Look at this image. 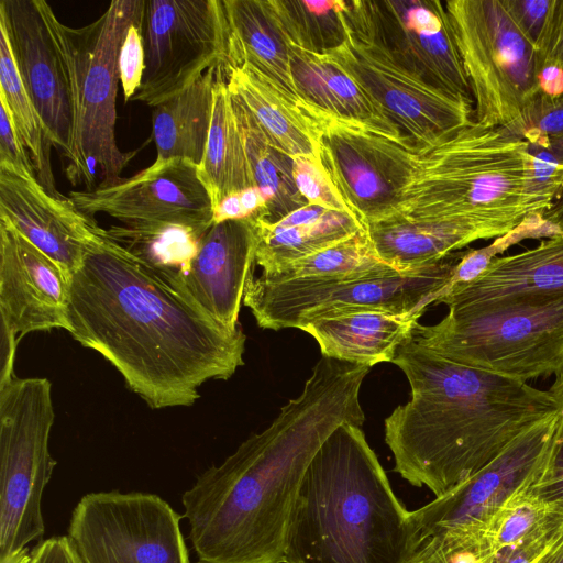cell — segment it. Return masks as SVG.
Wrapping results in <instances>:
<instances>
[{"label": "cell", "instance_id": "48", "mask_svg": "<svg viewBox=\"0 0 563 563\" xmlns=\"http://www.w3.org/2000/svg\"><path fill=\"white\" fill-rule=\"evenodd\" d=\"M542 222L553 227L555 232L563 233V186L556 195L552 207L543 216Z\"/></svg>", "mask_w": 563, "mask_h": 563}, {"label": "cell", "instance_id": "29", "mask_svg": "<svg viewBox=\"0 0 563 563\" xmlns=\"http://www.w3.org/2000/svg\"><path fill=\"white\" fill-rule=\"evenodd\" d=\"M213 112L199 175L214 208L228 196L256 187L222 66L216 71Z\"/></svg>", "mask_w": 563, "mask_h": 563}, {"label": "cell", "instance_id": "21", "mask_svg": "<svg viewBox=\"0 0 563 563\" xmlns=\"http://www.w3.org/2000/svg\"><path fill=\"white\" fill-rule=\"evenodd\" d=\"M0 218L53 260L69 279L102 231L70 198L52 196L37 178L1 167Z\"/></svg>", "mask_w": 563, "mask_h": 563}, {"label": "cell", "instance_id": "3", "mask_svg": "<svg viewBox=\"0 0 563 563\" xmlns=\"http://www.w3.org/2000/svg\"><path fill=\"white\" fill-rule=\"evenodd\" d=\"M410 399L384 421L395 472L444 495L534 422L561 411L548 390L451 361L410 336L393 362Z\"/></svg>", "mask_w": 563, "mask_h": 563}, {"label": "cell", "instance_id": "50", "mask_svg": "<svg viewBox=\"0 0 563 563\" xmlns=\"http://www.w3.org/2000/svg\"><path fill=\"white\" fill-rule=\"evenodd\" d=\"M554 375V383L550 386L548 391L563 407V365Z\"/></svg>", "mask_w": 563, "mask_h": 563}, {"label": "cell", "instance_id": "35", "mask_svg": "<svg viewBox=\"0 0 563 563\" xmlns=\"http://www.w3.org/2000/svg\"><path fill=\"white\" fill-rule=\"evenodd\" d=\"M290 45L324 54L346 37L344 0H267Z\"/></svg>", "mask_w": 563, "mask_h": 563}, {"label": "cell", "instance_id": "7", "mask_svg": "<svg viewBox=\"0 0 563 563\" xmlns=\"http://www.w3.org/2000/svg\"><path fill=\"white\" fill-rule=\"evenodd\" d=\"M411 338L456 363L520 382L563 365V298L449 307Z\"/></svg>", "mask_w": 563, "mask_h": 563}, {"label": "cell", "instance_id": "37", "mask_svg": "<svg viewBox=\"0 0 563 563\" xmlns=\"http://www.w3.org/2000/svg\"><path fill=\"white\" fill-rule=\"evenodd\" d=\"M493 545L485 531H441L420 539L404 563H490Z\"/></svg>", "mask_w": 563, "mask_h": 563}, {"label": "cell", "instance_id": "34", "mask_svg": "<svg viewBox=\"0 0 563 563\" xmlns=\"http://www.w3.org/2000/svg\"><path fill=\"white\" fill-rule=\"evenodd\" d=\"M0 97L12 114L16 130L33 159L36 178L52 196L64 198L56 188L49 152L53 145L29 97L15 65L5 32L0 27Z\"/></svg>", "mask_w": 563, "mask_h": 563}, {"label": "cell", "instance_id": "40", "mask_svg": "<svg viewBox=\"0 0 563 563\" xmlns=\"http://www.w3.org/2000/svg\"><path fill=\"white\" fill-rule=\"evenodd\" d=\"M142 14L130 25L119 53L120 81L125 101L132 100L139 91L145 68Z\"/></svg>", "mask_w": 563, "mask_h": 563}, {"label": "cell", "instance_id": "18", "mask_svg": "<svg viewBox=\"0 0 563 563\" xmlns=\"http://www.w3.org/2000/svg\"><path fill=\"white\" fill-rule=\"evenodd\" d=\"M0 27L47 137L68 157L73 134L69 84L41 0H1Z\"/></svg>", "mask_w": 563, "mask_h": 563}, {"label": "cell", "instance_id": "32", "mask_svg": "<svg viewBox=\"0 0 563 563\" xmlns=\"http://www.w3.org/2000/svg\"><path fill=\"white\" fill-rule=\"evenodd\" d=\"M233 100L255 186L267 200L264 219L275 222L307 205L294 179V158L276 146L250 112Z\"/></svg>", "mask_w": 563, "mask_h": 563}, {"label": "cell", "instance_id": "19", "mask_svg": "<svg viewBox=\"0 0 563 563\" xmlns=\"http://www.w3.org/2000/svg\"><path fill=\"white\" fill-rule=\"evenodd\" d=\"M69 277L47 255L0 218V317L19 340L68 330Z\"/></svg>", "mask_w": 563, "mask_h": 563}, {"label": "cell", "instance_id": "8", "mask_svg": "<svg viewBox=\"0 0 563 563\" xmlns=\"http://www.w3.org/2000/svg\"><path fill=\"white\" fill-rule=\"evenodd\" d=\"M55 412L47 378L15 375L0 385V563H26L42 541V495L56 461L48 441Z\"/></svg>", "mask_w": 563, "mask_h": 563}, {"label": "cell", "instance_id": "5", "mask_svg": "<svg viewBox=\"0 0 563 563\" xmlns=\"http://www.w3.org/2000/svg\"><path fill=\"white\" fill-rule=\"evenodd\" d=\"M419 542L361 427H338L306 473L284 563H404Z\"/></svg>", "mask_w": 563, "mask_h": 563}, {"label": "cell", "instance_id": "17", "mask_svg": "<svg viewBox=\"0 0 563 563\" xmlns=\"http://www.w3.org/2000/svg\"><path fill=\"white\" fill-rule=\"evenodd\" d=\"M69 198L87 216L106 213L123 223L170 222L207 231L213 205L198 166L183 159L154 163L130 178L71 190Z\"/></svg>", "mask_w": 563, "mask_h": 563}, {"label": "cell", "instance_id": "46", "mask_svg": "<svg viewBox=\"0 0 563 563\" xmlns=\"http://www.w3.org/2000/svg\"><path fill=\"white\" fill-rule=\"evenodd\" d=\"M26 563H82L68 536H55L31 549Z\"/></svg>", "mask_w": 563, "mask_h": 563}, {"label": "cell", "instance_id": "28", "mask_svg": "<svg viewBox=\"0 0 563 563\" xmlns=\"http://www.w3.org/2000/svg\"><path fill=\"white\" fill-rule=\"evenodd\" d=\"M222 2L229 32L227 64H247L299 98L291 73L289 44L268 1Z\"/></svg>", "mask_w": 563, "mask_h": 563}, {"label": "cell", "instance_id": "15", "mask_svg": "<svg viewBox=\"0 0 563 563\" xmlns=\"http://www.w3.org/2000/svg\"><path fill=\"white\" fill-rule=\"evenodd\" d=\"M345 31V41L324 54L367 92L410 142L432 145L474 122L472 100L435 88L355 37L346 26Z\"/></svg>", "mask_w": 563, "mask_h": 563}, {"label": "cell", "instance_id": "12", "mask_svg": "<svg viewBox=\"0 0 563 563\" xmlns=\"http://www.w3.org/2000/svg\"><path fill=\"white\" fill-rule=\"evenodd\" d=\"M181 515L151 493H89L73 510L68 537L82 563H190Z\"/></svg>", "mask_w": 563, "mask_h": 563}, {"label": "cell", "instance_id": "33", "mask_svg": "<svg viewBox=\"0 0 563 563\" xmlns=\"http://www.w3.org/2000/svg\"><path fill=\"white\" fill-rule=\"evenodd\" d=\"M393 273L398 271L378 256L368 231L361 230L275 274L258 277L271 283L327 282Z\"/></svg>", "mask_w": 563, "mask_h": 563}, {"label": "cell", "instance_id": "22", "mask_svg": "<svg viewBox=\"0 0 563 563\" xmlns=\"http://www.w3.org/2000/svg\"><path fill=\"white\" fill-rule=\"evenodd\" d=\"M563 298V233L537 246L494 257L472 282L446 287L438 300L448 307Z\"/></svg>", "mask_w": 563, "mask_h": 563}, {"label": "cell", "instance_id": "9", "mask_svg": "<svg viewBox=\"0 0 563 563\" xmlns=\"http://www.w3.org/2000/svg\"><path fill=\"white\" fill-rule=\"evenodd\" d=\"M468 80L474 121L508 129L540 93L537 49L503 0L444 1Z\"/></svg>", "mask_w": 563, "mask_h": 563}, {"label": "cell", "instance_id": "20", "mask_svg": "<svg viewBox=\"0 0 563 563\" xmlns=\"http://www.w3.org/2000/svg\"><path fill=\"white\" fill-rule=\"evenodd\" d=\"M257 242L255 218L213 223L180 282V292L229 331L241 328L239 313L256 266Z\"/></svg>", "mask_w": 563, "mask_h": 563}, {"label": "cell", "instance_id": "27", "mask_svg": "<svg viewBox=\"0 0 563 563\" xmlns=\"http://www.w3.org/2000/svg\"><path fill=\"white\" fill-rule=\"evenodd\" d=\"M378 256L398 272L435 264L477 240H488L477 227L455 220L391 216L368 224Z\"/></svg>", "mask_w": 563, "mask_h": 563}, {"label": "cell", "instance_id": "10", "mask_svg": "<svg viewBox=\"0 0 563 563\" xmlns=\"http://www.w3.org/2000/svg\"><path fill=\"white\" fill-rule=\"evenodd\" d=\"M464 253L453 252L415 271L327 282L271 283L253 274L246 283L243 303L258 327L275 331L297 329L312 318L342 311L427 310L449 285Z\"/></svg>", "mask_w": 563, "mask_h": 563}, {"label": "cell", "instance_id": "49", "mask_svg": "<svg viewBox=\"0 0 563 563\" xmlns=\"http://www.w3.org/2000/svg\"><path fill=\"white\" fill-rule=\"evenodd\" d=\"M538 563H563V529Z\"/></svg>", "mask_w": 563, "mask_h": 563}, {"label": "cell", "instance_id": "4", "mask_svg": "<svg viewBox=\"0 0 563 563\" xmlns=\"http://www.w3.org/2000/svg\"><path fill=\"white\" fill-rule=\"evenodd\" d=\"M562 186L563 164L549 151L474 121L418 146L411 181L389 217L463 221L498 239L542 222Z\"/></svg>", "mask_w": 563, "mask_h": 563}, {"label": "cell", "instance_id": "39", "mask_svg": "<svg viewBox=\"0 0 563 563\" xmlns=\"http://www.w3.org/2000/svg\"><path fill=\"white\" fill-rule=\"evenodd\" d=\"M527 489L563 515V407L560 426L548 460Z\"/></svg>", "mask_w": 563, "mask_h": 563}, {"label": "cell", "instance_id": "14", "mask_svg": "<svg viewBox=\"0 0 563 563\" xmlns=\"http://www.w3.org/2000/svg\"><path fill=\"white\" fill-rule=\"evenodd\" d=\"M343 20L355 37L394 63L438 89L473 101L444 2L345 1Z\"/></svg>", "mask_w": 563, "mask_h": 563}, {"label": "cell", "instance_id": "13", "mask_svg": "<svg viewBox=\"0 0 563 563\" xmlns=\"http://www.w3.org/2000/svg\"><path fill=\"white\" fill-rule=\"evenodd\" d=\"M145 68L133 101L156 107L228 60L222 0H144Z\"/></svg>", "mask_w": 563, "mask_h": 563}, {"label": "cell", "instance_id": "11", "mask_svg": "<svg viewBox=\"0 0 563 563\" xmlns=\"http://www.w3.org/2000/svg\"><path fill=\"white\" fill-rule=\"evenodd\" d=\"M318 136L323 169L354 217L368 224L389 217L411 181L418 145L343 121L302 100Z\"/></svg>", "mask_w": 563, "mask_h": 563}, {"label": "cell", "instance_id": "6", "mask_svg": "<svg viewBox=\"0 0 563 563\" xmlns=\"http://www.w3.org/2000/svg\"><path fill=\"white\" fill-rule=\"evenodd\" d=\"M42 11L60 54L73 104V134L67 175L93 188L95 168L101 185L119 180L135 153L122 152L115 137L119 53L144 0H115L92 23L69 27L41 0Z\"/></svg>", "mask_w": 563, "mask_h": 563}, {"label": "cell", "instance_id": "44", "mask_svg": "<svg viewBox=\"0 0 563 563\" xmlns=\"http://www.w3.org/2000/svg\"><path fill=\"white\" fill-rule=\"evenodd\" d=\"M519 27L537 47L548 23L553 0H503Z\"/></svg>", "mask_w": 563, "mask_h": 563}, {"label": "cell", "instance_id": "26", "mask_svg": "<svg viewBox=\"0 0 563 563\" xmlns=\"http://www.w3.org/2000/svg\"><path fill=\"white\" fill-rule=\"evenodd\" d=\"M255 220L258 233L255 264L265 275L367 230L347 212L310 203L275 222L266 221L264 216Z\"/></svg>", "mask_w": 563, "mask_h": 563}, {"label": "cell", "instance_id": "38", "mask_svg": "<svg viewBox=\"0 0 563 563\" xmlns=\"http://www.w3.org/2000/svg\"><path fill=\"white\" fill-rule=\"evenodd\" d=\"M294 179L307 203L347 212L354 217L336 192L322 164L309 158H294Z\"/></svg>", "mask_w": 563, "mask_h": 563}, {"label": "cell", "instance_id": "42", "mask_svg": "<svg viewBox=\"0 0 563 563\" xmlns=\"http://www.w3.org/2000/svg\"><path fill=\"white\" fill-rule=\"evenodd\" d=\"M563 529V517L534 534L494 552L490 563H538Z\"/></svg>", "mask_w": 563, "mask_h": 563}, {"label": "cell", "instance_id": "36", "mask_svg": "<svg viewBox=\"0 0 563 563\" xmlns=\"http://www.w3.org/2000/svg\"><path fill=\"white\" fill-rule=\"evenodd\" d=\"M527 486L509 497L490 520L486 534L494 552L522 541L563 517L532 495Z\"/></svg>", "mask_w": 563, "mask_h": 563}, {"label": "cell", "instance_id": "25", "mask_svg": "<svg viewBox=\"0 0 563 563\" xmlns=\"http://www.w3.org/2000/svg\"><path fill=\"white\" fill-rule=\"evenodd\" d=\"M298 97L321 110L393 140L408 139L367 92L328 54L290 45Z\"/></svg>", "mask_w": 563, "mask_h": 563}, {"label": "cell", "instance_id": "23", "mask_svg": "<svg viewBox=\"0 0 563 563\" xmlns=\"http://www.w3.org/2000/svg\"><path fill=\"white\" fill-rule=\"evenodd\" d=\"M424 312L342 311L312 318L297 329L317 341L322 356L372 367L393 362Z\"/></svg>", "mask_w": 563, "mask_h": 563}, {"label": "cell", "instance_id": "2", "mask_svg": "<svg viewBox=\"0 0 563 563\" xmlns=\"http://www.w3.org/2000/svg\"><path fill=\"white\" fill-rule=\"evenodd\" d=\"M67 322L152 409L191 406L205 383L244 365L242 327H221L104 229L69 279Z\"/></svg>", "mask_w": 563, "mask_h": 563}, {"label": "cell", "instance_id": "31", "mask_svg": "<svg viewBox=\"0 0 563 563\" xmlns=\"http://www.w3.org/2000/svg\"><path fill=\"white\" fill-rule=\"evenodd\" d=\"M207 231L170 222H129L110 225L104 233L179 290L181 278Z\"/></svg>", "mask_w": 563, "mask_h": 563}, {"label": "cell", "instance_id": "41", "mask_svg": "<svg viewBox=\"0 0 563 563\" xmlns=\"http://www.w3.org/2000/svg\"><path fill=\"white\" fill-rule=\"evenodd\" d=\"M0 167L25 178H36L34 164L30 159L9 107L2 97H0Z\"/></svg>", "mask_w": 563, "mask_h": 563}, {"label": "cell", "instance_id": "43", "mask_svg": "<svg viewBox=\"0 0 563 563\" xmlns=\"http://www.w3.org/2000/svg\"><path fill=\"white\" fill-rule=\"evenodd\" d=\"M536 49L540 73L544 69L563 71V0H553L548 23Z\"/></svg>", "mask_w": 563, "mask_h": 563}, {"label": "cell", "instance_id": "1", "mask_svg": "<svg viewBox=\"0 0 563 563\" xmlns=\"http://www.w3.org/2000/svg\"><path fill=\"white\" fill-rule=\"evenodd\" d=\"M371 367L321 356L302 391L181 496L198 563H284L311 461L341 424L362 427Z\"/></svg>", "mask_w": 563, "mask_h": 563}, {"label": "cell", "instance_id": "16", "mask_svg": "<svg viewBox=\"0 0 563 563\" xmlns=\"http://www.w3.org/2000/svg\"><path fill=\"white\" fill-rule=\"evenodd\" d=\"M562 411V409H561ZM561 411L518 434L494 460L429 504L411 511L420 539L441 531H485L499 508L543 468Z\"/></svg>", "mask_w": 563, "mask_h": 563}, {"label": "cell", "instance_id": "45", "mask_svg": "<svg viewBox=\"0 0 563 563\" xmlns=\"http://www.w3.org/2000/svg\"><path fill=\"white\" fill-rule=\"evenodd\" d=\"M516 232L498 238L489 246L465 251L453 272L448 287L467 284L475 279L488 266L490 261L496 257L497 253L503 252L510 245Z\"/></svg>", "mask_w": 563, "mask_h": 563}, {"label": "cell", "instance_id": "51", "mask_svg": "<svg viewBox=\"0 0 563 563\" xmlns=\"http://www.w3.org/2000/svg\"><path fill=\"white\" fill-rule=\"evenodd\" d=\"M558 98H562L563 99V93L560 97H558Z\"/></svg>", "mask_w": 563, "mask_h": 563}, {"label": "cell", "instance_id": "47", "mask_svg": "<svg viewBox=\"0 0 563 563\" xmlns=\"http://www.w3.org/2000/svg\"><path fill=\"white\" fill-rule=\"evenodd\" d=\"M19 342L20 340L16 335L7 325L1 323L0 385L14 376L13 364Z\"/></svg>", "mask_w": 563, "mask_h": 563}, {"label": "cell", "instance_id": "24", "mask_svg": "<svg viewBox=\"0 0 563 563\" xmlns=\"http://www.w3.org/2000/svg\"><path fill=\"white\" fill-rule=\"evenodd\" d=\"M222 67L233 98L276 146L292 158L321 164L318 136L301 99L247 64Z\"/></svg>", "mask_w": 563, "mask_h": 563}, {"label": "cell", "instance_id": "30", "mask_svg": "<svg viewBox=\"0 0 563 563\" xmlns=\"http://www.w3.org/2000/svg\"><path fill=\"white\" fill-rule=\"evenodd\" d=\"M217 68L207 70L190 87L154 107L155 161L183 159L200 166L212 119Z\"/></svg>", "mask_w": 563, "mask_h": 563}]
</instances>
